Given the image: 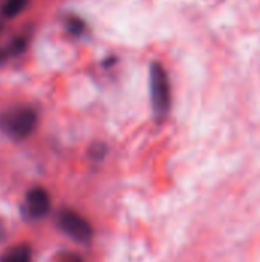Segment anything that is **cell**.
<instances>
[{
  "label": "cell",
  "instance_id": "1",
  "mask_svg": "<svg viewBox=\"0 0 260 262\" xmlns=\"http://www.w3.org/2000/svg\"><path fill=\"white\" fill-rule=\"evenodd\" d=\"M150 103L156 118L162 120L169 115L172 107V88L166 68L159 61H152L149 68Z\"/></svg>",
  "mask_w": 260,
  "mask_h": 262
},
{
  "label": "cell",
  "instance_id": "2",
  "mask_svg": "<svg viewBox=\"0 0 260 262\" xmlns=\"http://www.w3.org/2000/svg\"><path fill=\"white\" fill-rule=\"evenodd\" d=\"M37 127V112L29 106H14L0 115V129L14 140L28 138Z\"/></svg>",
  "mask_w": 260,
  "mask_h": 262
},
{
  "label": "cell",
  "instance_id": "3",
  "mask_svg": "<svg viewBox=\"0 0 260 262\" xmlns=\"http://www.w3.org/2000/svg\"><path fill=\"white\" fill-rule=\"evenodd\" d=\"M57 226L63 233L77 243H87L93 233L90 223L70 209H63L57 213Z\"/></svg>",
  "mask_w": 260,
  "mask_h": 262
},
{
  "label": "cell",
  "instance_id": "4",
  "mask_svg": "<svg viewBox=\"0 0 260 262\" xmlns=\"http://www.w3.org/2000/svg\"><path fill=\"white\" fill-rule=\"evenodd\" d=\"M51 198L49 193L41 187H32L25 196V212L29 218H43L49 213Z\"/></svg>",
  "mask_w": 260,
  "mask_h": 262
},
{
  "label": "cell",
  "instance_id": "5",
  "mask_svg": "<svg viewBox=\"0 0 260 262\" xmlns=\"http://www.w3.org/2000/svg\"><path fill=\"white\" fill-rule=\"evenodd\" d=\"M0 262H32L31 249L25 244L9 247L2 256Z\"/></svg>",
  "mask_w": 260,
  "mask_h": 262
},
{
  "label": "cell",
  "instance_id": "6",
  "mask_svg": "<svg viewBox=\"0 0 260 262\" xmlns=\"http://www.w3.org/2000/svg\"><path fill=\"white\" fill-rule=\"evenodd\" d=\"M64 28L70 35L80 37L81 34H84L86 31V23L83 18H80L78 15H69L64 18Z\"/></svg>",
  "mask_w": 260,
  "mask_h": 262
},
{
  "label": "cell",
  "instance_id": "7",
  "mask_svg": "<svg viewBox=\"0 0 260 262\" xmlns=\"http://www.w3.org/2000/svg\"><path fill=\"white\" fill-rule=\"evenodd\" d=\"M26 3L28 0H5L2 5V14L8 18H12L25 9Z\"/></svg>",
  "mask_w": 260,
  "mask_h": 262
},
{
  "label": "cell",
  "instance_id": "8",
  "mask_svg": "<svg viewBox=\"0 0 260 262\" xmlns=\"http://www.w3.org/2000/svg\"><path fill=\"white\" fill-rule=\"evenodd\" d=\"M89 157L95 161H100L106 157L107 154V146L104 143H93L90 147H89Z\"/></svg>",
  "mask_w": 260,
  "mask_h": 262
},
{
  "label": "cell",
  "instance_id": "9",
  "mask_svg": "<svg viewBox=\"0 0 260 262\" xmlns=\"http://www.w3.org/2000/svg\"><path fill=\"white\" fill-rule=\"evenodd\" d=\"M58 262H84V259L77 255V253H72V252H64L60 255V259Z\"/></svg>",
  "mask_w": 260,
  "mask_h": 262
},
{
  "label": "cell",
  "instance_id": "10",
  "mask_svg": "<svg viewBox=\"0 0 260 262\" xmlns=\"http://www.w3.org/2000/svg\"><path fill=\"white\" fill-rule=\"evenodd\" d=\"M115 63H116V57H107V58L103 61V68H109V66L115 64Z\"/></svg>",
  "mask_w": 260,
  "mask_h": 262
},
{
  "label": "cell",
  "instance_id": "11",
  "mask_svg": "<svg viewBox=\"0 0 260 262\" xmlns=\"http://www.w3.org/2000/svg\"><path fill=\"white\" fill-rule=\"evenodd\" d=\"M2 235H3V224L0 223V238H2Z\"/></svg>",
  "mask_w": 260,
  "mask_h": 262
}]
</instances>
